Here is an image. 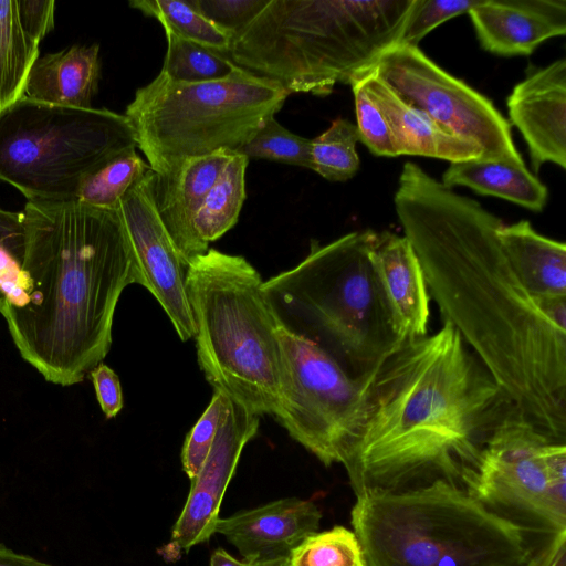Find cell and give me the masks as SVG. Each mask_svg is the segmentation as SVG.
Returning <instances> with one entry per match:
<instances>
[{"label": "cell", "mask_w": 566, "mask_h": 566, "mask_svg": "<svg viewBox=\"0 0 566 566\" xmlns=\"http://www.w3.org/2000/svg\"><path fill=\"white\" fill-rule=\"evenodd\" d=\"M395 209L429 295L512 403L566 441V296H533L501 247V218L403 164Z\"/></svg>", "instance_id": "obj_1"}, {"label": "cell", "mask_w": 566, "mask_h": 566, "mask_svg": "<svg viewBox=\"0 0 566 566\" xmlns=\"http://www.w3.org/2000/svg\"><path fill=\"white\" fill-rule=\"evenodd\" d=\"M514 405L447 321L406 340L374 373L364 419L343 465L355 495L473 475Z\"/></svg>", "instance_id": "obj_2"}, {"label": "cell", "mask_w": 566, "mask_h": 566, "mask_svg": "<svg viewBox=\"0 0 566 566\" xmlns=\"http://www.w3.org/2000/svg\"><path fill=\"white\" fill-rule=\"evenodd\" d=\"M22 213L25 296L2 315L21 357L72 386L109 352L119 296L138 284L133 251L116 209L28 201Z\"/></svg>", "instance_id": "obj_3"}, {"label": "cell", "mask_w": 566, "mask_h": 566, "mask_svg": "<svg viewBox=\"0 0 566 566\" xmlns=\"http://www.w3.org/2000/svg\"><path fill=\"white\" fill-rule=\"evenodd\" d=\"M413 0H269L232 39L237 66L290 94L326 96L368 74L398 43Z\"/></svg>", "instance_id": "obj_4"}, {"label": "cell", "mask_w": 566, "mask_h": 566, "mask_svg": "<svg viewBox=\"0 0 566 566\" xmlns=\"http://www.w3.org/2000/svg\"><path fill=\"white\" fill-rule=\"evenodd\" d=\"M374 230L313 240L294 268L264 281L283 329L318 347L350 377L371 375L406 340L371 255Z\"/></svg>", "instance_id": "obj_5"}, {"label": "cell", "mask_w": 566, "mask_h": 566, "mask_svg": "<svg viewBox=\"0 0 566 566\" xmlns=\"http://www.w3.org/2000/svg\"><path fill=\"white\" fill-rule=\"evenodd\" d=\"M350 523L367 566H532L552 534L507 520L444 481L360 492Z\"/></svg>", "instance_id": "obj_6"}, {"label": "cell", "mask_w": 566, "mask_h": 566, "mask_svg": "<svg viewBox=\"0 0 566 566\" xmlns=\"http://www.w3.org/2000/svg\"><path fill=\"white\" fill-rule=\"evenodd\" d=\"M259 272L216 249L189 262L186 291L198 363L217 390L259 415H273L281 385L280 325Z\"/></svg>", "instance_id": "obj_7"}, {"label": "cell", "mask_w": 566, "mask_h": 566, "mask_svg": "<svg viewBox=\"0 0 566 566\" xmlns=\"http://www.w3.org/2000/svg\"><path fill=\"white\" fill-rule=\"evenodd\" d=\"M289 95L279 83L239 66L199 83L176 82L160 72L135 92L124 115L150 169L165 176L187 158L238 151Z\"/></svg>", "instance_id": "obj_8"}, {"label": "cell", "mask_w": 566, "mask_h": 566, "mask_svg": "<svg viewBox=\"0 0 566 566\" xmlns=\"http://www.w3.org/2000/svg\"><path fill=\"white\" fill-rule=\"evenodd\" d=\"M137 148L125 115L34 101L0 111V180L28 201L76 199L84 179L112 157Z\"/></svg>", "instance_id": "obj_9"}, {"label": "cell", "mask_w": 566, "mask_h": 566, "mask_svg": "<svg viewBox=\"0 0 566 566\" xmlns=\"http://www.w3.org/2000/svg\"><path fill=\"white\" fill-rule=\"evenodd\" d=\"M465 489L490 511L544 533L566 531V441L515 406L494 428Z\"/></svg>", "instance_id": "obj_10"}, {"label": "cell", "mask_w": 566, "mask_h": 566, "mask_svg": "<svg viewBox=\"0 0 566 566\" xmlns=\"http://www.w3.org/2000/svg\"><path fill=\"white\" fill-rule=\"evenodd\" d=\"M281 385L273 416L325 467L343 463L361 426L373 375L350 377L310 342L279 328Z\"/></svg>", "instance_id": "obj_11"}, {"label": "cell", "mask_w": 566, "mask_h": 566, "mask_svg": "<svg viewBox=\"0 0 566 566\" xmlns=\"http://www.w3.org/2000/svg\"><path fill=\"white\" fill-rule=\"evenodd\" d=\"M371 71L440 126L481 146L485 160L526 166L509 120L493 103L438 66L418 46L396 43Z\"/></svg>", "instance_id": "obj_12"}, {"label": "cell", "mask_w": 566, "mask_h": 566, "mask_svg": "<svg viewBox=\"0 0 566 566\" xmlns=\"http://www.w3.org/2000/svg\"><path fill=\"white\" fill-rule=\"evenodd\" d=\"M156 174L149 169L119 200L116 211L125 228L138 273V284L158 301L179 338L196 335L186 291L187 264L157 210Z\"/></svg>", "instance_id": "obj_13"}, {"label": "cell", "mask_w": 566, "mask_h": 566, "mask_svg": "<svg viewBox=\"0 0 566 566\" xmlns=\"http://www.w3.org/2000/svg\"><path fill=\"white\" fill-rule=\"evenodd\" d=\"M260 416L230 399L229 409L171 530L170 545L188 553L216 533L220 507L245 444L255 437Z\"/></svg>", "instance_id": "obj_14"}, {"label": "cell", "mask_w": 566, "mask_h": 566, "mask_svg": "<svg viewBox=\"0 0 566 566\" xmlns=\"http://www.w3.org/2000/svg\"><path fill=\"white\" fill-rule=\"evenodd\" d=\"M511 124L523 136L535 172L545 163L566 167V60L531 66L507 97Z\"/></svg>", "instance_id": "obj_15"}, {"label": "cell", "mask_w": 566, "mask_h": 566, "mask_svg": "<svg viewBox=\"0 0 566 566\" xmlns=\"http://www.w3.org/2000/svg\"><path fill=\"white\" fill-rule=\"evenodd\" d=\"M322 517L314 501L284 497L220 517L216 533L224 536L244 560L289 556L318 531Z\"/></svg>", "instance_id": "obj_16"}, {"label": "cell", "mask_w": 566, "mask_h": 566, "mask_svg": "<svg viewBox=\"0 0 566 566\" xmlns=\"http://www.w3.org/2000/svg\"><path fill=\"white\" fill-rule=\"evenodd\" d=\"M468 13L481 46L496 55H531L566 33V0H480Z\"/></svg>", "instance_id": "obj_17"}, {"label": "cell", "mask_w": 566, "mask_h": 566, "mask_svg": "<svg viewBox=\"0 0 566 566\" xmlns=\"http://www.w3.org/2000/svg\"><path fill=\"white\" fill-rule=\"evenodd\" d=\"M233 153L222 149L187 158L169 174L156 175L154 191L158 213L187 265L203 254L195 235L193 221Z\"/></svg>", "instance_id": "obj_18"}, {"label": "cell", "mask_w": 566, "mask_h": 566, "mask_svg": "<svg viewBox=\"0 0 566 566\" xmlns=\"http://www.w3.org/2000/svg\"><path fill=\"white\" fill-rule=\"evenodd\" d=\"M371 255L403 339L428 335L430 295L410 241L390 231H375Z\"/></svg>", "instance_id": "obj_19"}, {"label": "cell", "mask_w": 566, "mask_h": 566, "mask_svg": "<svg viewBox=\"0 0 566 566\" xmlns=\"http://www.w3.org/2000/svg\"><path fill=\"white\" fill-rule=\"evenodd\" d=\"M359 78L387 119L397 156H424L450 163L484 159L481 146L446 129L405 102L373 71Z\"/></svg>", "instance_id": "obj_20"}, {"label": "cell", "mask_w": 566, "mask_h": 566, "mask_svg": "<svg viewBox=\"0 0 566 566\" xmlns=\"http://www.w3.org/2000/svg\"><path fill=\"white\" fill-rule=\"evenodd\" d=\"M55 2L0 0V111L24 92L39 44L54 24Z\"/></svg>", "instance_id": "obj_21"}, {"label": "cell", "mask_w": 566, "mask_h": 566, "mask_svg": "<svg viewBox=\"0 0 566 566\" xmlns=\"http://www.w3.org/2000/svg\"><path fill=\"white\" fill-rule=\"evenodd\" d=\"M101 75L98 44L72 45L38 57L24 87L28 98L71 107H92Z\"/></svg>", "instance_id": "obj_22"}, {"label": "cell", "mask_w": 566, "mask_h": 566, "mask_svg": "<svg viewBox=\"0 0 566 566\" xmlns=\"http://www.w3.org/2000/svg\"><path fill=\"white\" fill-rule=\"evenodd\" d=\"M503 252L533 296H566V244L535 231L526 220L497 230Z\"/></svg>", "instance_id": "obj_23"}, {"label": "cell", "mask_w": 566, "mask_h": 566, "mask_svg": "<svg viewBox=\"0 0 566 566\" xmlns=\"http://www.w3.org/2000/svg\"><path fill=\"white\" fill-rule=\"evenodd\" d=\"M448 188L464 186L482 196L505 199L528 210L541 212L548 199L547 187L527 167L472 159L450 163L442 175Z\"/></svg>", "instance_id": "obj_24"}, {"label": "cell", "mask_w": 566, "mask_h": 566, "mask_svg": "<svg viewBox=\"0 0 566 566\" xmlns=\"http://www.w3.org/2000/svg\"><path fill=\"white\" fill-rule=\"evenodd\" d=\"M248 163L244 155L234 151L197 212L193 231L202 253L238 222L245 200Z\"/></svg>", "instance_id": "obj_25"}, {"label": "cell", "mask_w": 566, "mask_h": 566, "mask_svg": "<svg viewBox=\"0 0 566 566\" xmlns=\"http://www.w3.org/2000/svg\"><path fill=\"white\" fill-rule=\"evenodd\" d=\"M132 8L157 19L165 31L227 55L232 36L200 13L189 0H133Z\"/></svg>", "instance_id": "obj_26"}, {"label": "cell", "mask_w": 566, "mask_h": 566, "mask_svg": "<svg viewBox=\"0 0 566 566\" xmlns=\"http://www.w3.org/2000/svg\"><path fill=\"white\" fill-rule=\"evenodd\" d=\"M149 169L136 147L128 148L88 175L75 200L96 208L116 209L123 196Z\"/></svg>", "instance_id": "obj_27"}, {"label": "cell", "mask_w": 566, "mask_h": 566, "mask_svg": "<svg viewBox=\"0 0 566 566\" xmlns=\"http://www.w3.org/2000/svg\"><path fill=\"white\" fill-rule=\"evenodd\" d=\"M165 33L167 53L160 72L172 81L199 83L219 80L231 74L237 67L223 53L171 32Z\"/></svg>", "instance_id": "obj_28"}, {"label": "cell", "mask_w": 566, "mask_h": 566, "mask_svg": "<svg viewBox=\"0 0 566 566\" xmlns=\"http://www.w3.org/2000/svg\"><path fill=\"white\" fill-rule=\"evenodd\" d=\"M27 230L22 212L0 207V313L19 307L25 296L23 262Z\"/></svg>", "instance_id": "obj_29"}, {"label": "cell", "mask_w": 566, "mask_h": 566, "mask_svg": "<svg viewBox=\"0 0 566 566\" xmlns=\"http://www.w3.org/2000/svg\"><path fill=\"white\" fill-rule=\"evenodd\" d=\"M357 127L350 120L337 118L328 129L311 139L312 170L329 181H346L359 169L356 145Z\"/></svg>", "instance_id": "obj_30"}, {"label": "cell", "mask_w": 566, "mask_h": 566, "mask_svg": "<svg viewBox=\"0 0 566 566\" xmlns=\"http://www.w3.org/2000/svg\"><path fill=\"white\" fill-rule=\"evenodd\" d=\"M287 563L289 566H367L356 534L342 525L307 536L290 552Z\"/></svg>", "instance_id": "obj_31"}, {"label": "cell", "mask_w": 566, "mask_h": 566, "mask_svg": "<svg viewBox=\"0 0 566 566\" xmlns=\"http://www.w3.org/2000/svg\"><path fill=\"white\" fill-rule=\"evenodd\" d=\"M238 153L248 159H266L312 169L311 139L287 130L274 116L269 117Z\"/></svg>", "instance_id": "obj_32"}, {"label": "cell", "mask_w": 566, "mask_h": 566, "mask_svg": "<svg viewBox=\"0 0 566 566\" xmlns=\"http://www.w3.org/2000/svg\"><path fill=\"white\" fill-rule=\"evenodd\" d=\"M229 406L230 398L214 389L208 407L188 432L181 450V464L189 480L198 474L207 459Z\"/></svg>", "instance_id": "obj_33"}, {"label": "cell", "mask_w": 566, "mask_h": 566, "mask_svg": "<svg viewBox=\"0 0 566 566\" xmlns=\"http://www.w3.org/2000/svg\"><path fill=\"white\" fill-rule=\"evenodd\" d=\"M359 142L376 156L396 157L391 132L387 119L369 95L361 78L352 83Z\"/></svg>", "instance_id": "obj_34"}, {"label": "cell", "mask_w": 566, "mask_h": 566, "mask_svg": "<svg viewBox=\"0 0 566 566\" xmlns=\"http://www.w3.org/2000/svg\"><path fill=\"white\" fill-rule=\"evenodd\" d=\"M480 0H413L398 44L418 46V43L441 23L468 13Z\"/></svg>", "instance_id": "obj_35"}, {"label": "cell", "mask_w": 566, "mask_h": 566, "mask_svg": "<svg viewBox=\"0 0 566 566\" xmlns=\"http://www.w3.org/2000/svg\"><path fill=\"white\" fill-rule=\"evenodd\" d=\"M219 29L232 36L242 32L266 7L269 0H189Z\"/></svg>", "instance_id": "obj_36"}, {"label": "cell", "mask_w": 566, "mask_h": 566, "mask_svg": "<svg viewBox=\"0 0 566 566\" xmlns=\"http://www.w3.org/2000/svg\"><path fill=\"white\" fill-rule=\"evenodd\" d=\"M96 398L107 419L116 417L123 408V392L118 376L101 363L90 371Z\"/></svg>", "instance_id": "obj_37"}, {"label": "cell", "mask_w": 566, "mask_h": 566, "mask_svg": "<svg viewBox=\"0 0 566 566\" xmlns=\"http://www.w3.org/2000/svg\"><path fill=\"white\" fill-rule=\"evenodd\" d=\"M0 566H52L33 557L18 554L0 544Z\"/></svg>", "instance_id": "obj_38"}, {"label": "cell", "mask_w": 566, "mask_h": 566, "mask_svg": "<svg viewBox=\"0 0 566 566\" xmlns=\"http://www.w3.org/2000/svg\"><path fill=\"white\" fill-rule=\"evenodd\" d=\"M209 566H247L243 559H238L223 548L216 549L210 556Z\"/></svg>", "instance_id": "obj_39"}, {"label": "cell", "mask_w": 566, "mask_h": 566, "mask_svg": "<svg viewBox=\"0 0 566 566\" xmlns=\"http://www.w3.org/2000/svg\"><path fill=\"white\" fill-rule=\"evenodd\" d=\"M244 562L247 566H289L287 556L273 558H253Z\"/></svg>", "instance_id": "obj_40"}]
</instances>
